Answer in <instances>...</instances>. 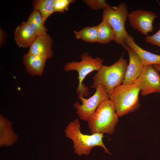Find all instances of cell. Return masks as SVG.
Returning a JSON list of instances; mask_svg holds the SVG:
<instances>
[{
	"label": "cell",
	"mask_w": 160,
	"mask_h": 160,
	"mask_svg": "<svg viewBox=\"0 0 160 160\" xmlns=\"http://www.w3.org/2000/svg\"><path fill=\"white\" fill-rule=\"evenodd\" d=\"M80 128V122L78 119H76L71 122L65 130L66 136L73 142L75 153L80 156L87 155L93 148L99 146L103 149L105 153L111 154L103 142V133L84 134L81 132Z\"/></svg>",
	"instance_id": "1"
},
{
	"label": "cell",
	"mask_w": 160,
	"mask_h": 160,
	"mask_svg": "<svg viewBox=\"0 0 160 160\" xmlns=\"http://www.w3.org/2000/svg\"><path fill=\"white\" fill-rule=\"evenodd\" d=\"M140 89L135 84H122L114 88L109 95L116 113L119 117L135 111L140 106Z\"/></svg>",
	"instance_id": "2"
},
{
	"label": "cell",
	"mask_w": 160,
	"mask_h": 160,
	"mask_svg": "<svg viewBox=\"0 0 160 160\" xmlns=\"http://www.w3.org/2000/svg\"><path fill=\"white\" fill-rule=\"evenodd\" d=\"M119 117L109 99L103 101L88 121L87 125L92 134H112L118 123Z\"/></svg>",
	"instance_id": "3"
},
{
	"label": "cell",
	"mask_w": 160,
	"mask_h": 160,
	"mask_svg": "<svg viewBox=\"0 0 160 160\" xmlns=\"http://www.w3.org/2000/svg\"><path fill=\"white\" fill-rule=\"evenodd\" d=\"M128 65L127 60L122 56L111 65H103L93 76L91 87L96 89L102 85L109 95L114 88L123 83Z\"/></svg>",
	"instance_id": "4"
},
{
	"label": "cell",
	"mask_w": 160,
	"mask_h": 160,
	"mask_svg": "<svg viewBox=\"0 0 160 160\" xmlns=\"http://www.w3.org/2000/svg\"><path fill=\"white\" fill-rule=\"evenodd\" d=\"M80 56L81 59V61H73L67 63L64 66V70L66 71L75 70L78 72L79 84L76 89L77 92L86 96L89 94V89L83 84V81L89 73L93 71H97L100 68L103 60L99 57L94 58L87 52H85Z\"/></svg>",
	"instance_id": "5"
},
{
	"label": "cell",
	"mask_w": 160,
	"mask_h": 160,
	"mask_svg": "<svg viewBox=\"0 0 160 160\" xmlns=\"http://www.w3.org/2000/svg\"><path fill=\"white\" fill-rule=\"evenodd\" d=\"M129 14L126 4L123 3H120L117 7L105 9L103 12V19L108 22L114 31V41L123 47L129 35L125 26Z\"/></svg>",
	"instance_id": "6"
},
{
	"label": "cell",
	"mask_w": 160,
	"mask_h": 160,
	"mask_svg": "<svg viewBox=\"0 0 160 160\" xmlns=\"http://www.w3.org/2000/svg\"><path fill=\"white\" fill-rule=\"evenodd\" d=\"M94 94L89 98L86 99L81 93H79L78 97L81 101L80 104L78 102L73 105L76 109V113L80 119L88 121L97 108L103 101L109 100V95L106 88L102 85H99L96 89Z\"/></svg>",
	"instance_id": "7"
},
{
	"label": "cell",
	"mask_w": 160,
	"mask_h": 160,
	"mask_svg": "<svg viewBox=\"0 0 160 160\" xmlns=\"http://www.w3.org/2000/svg\"><path fill=\"white\" fill-rule=\"evenodd\" d=\"M153 65H144L142 72L135 84L141 91V95L160 92V75Z\"/></svg>",
	"instance_id": "8"
},
{
	"label": "cell",
	"mask_w": 160,
	"mask_h": 160,
	"mask_svg": "<svg viewBox=\"0 0 160 160\" xmlns=\"http://www.w3.org/2000/svg\"><path fill=\"white\" fill-rule=\"evenodd\" d=\"M157 17L153 12L139 9L129 13L128 19L133 28L148 36V33L153 31V23Z\"/></svg>",
	"instance_id": "9"
},
{
	"label": "cell",
	"mask_w": 160,
	"mask_h": 160,
	"mask_svg": "<svg viewBox=\"0 0 160 160\" xmlns=\"http://www.w3.org/2000/svg\"><path fill=\"white\" fill-rule=\"evenodd\" d=\"M124 47L128 54L129 62L122 84H134L142 73L144 65L136 53L132 48L126 44Z\"/></svg>",
	"instance_id": "10"
},
{
	"label": "cell",
	"mask_w": 160,
	"mask_h": 160,
	"mask_svg": "<svg viewBox=\"0 0 160 160\" xmlns=\"http://www.w3.org/2000/svg\"><path fill=\"white\" fill-rule=\"evenodd\" d=\"M53 40L47 33L38 36L29 47L28 53L47 59L53 56Z\"/></svg>",
	"instance_id": "11"
},
{
	"label": "cell",
	"mask_w": 160,
	"mask_h": 160,
	"mask_svg": "<svg viewBox=\"0 0 160 160\" xmlns=\"http://www.w3.org/2000/svg\"><path fill=\"white\" fill-rule=\"evenodd\" d=\"M15 39L19 47H29L38 36L34 29L26 22L17 26L14 32Z\"/></svg>",
	"instance_id": "12"
},
{
	"label": "cell",
	"mask_w": 160,
	"mask_h": 160,
	"mask_svg": "<svg viewBox=\"0 0 160 160\" xmlns=\"http://www.w3.org/2000/svg\"><path fill=\"white\" fill-rule=\"evenodd\" d=\"M124 44L132 48L136 53L144 65H160V55L145 50L135 42L134 39L130 35L124 41Z\"/></svg>",
	"instance_id": "13"
},
{
	"label": "cell",
	"mask_w": 160,
	"mask_h": 160,
	"mask_svg": "<svg viewBox=\"0 0 160 160\" xmlns=\"http://www.w3.org/2000/svg\"><path fill=\"white\" fill-rule=\"evenodd\" d=\"M47 60L45 58L28 53L24 54L23 57L26 71L32 76L42 75Z\"/></svg>",
	"instance_id": "14"
},
{
	"label": "cell",
	"mask_w": 160,
	"mask_h": 160,
	"mask_svg": "<svg viewBox=\"0 0 160 160\" xmlns=\"http://www.w3.org/2000/svg\"><path fill=\"white\" fill-rule=\"evenodd\" d=\"M97 43L101 44H106L114 41L115 34L114 31L108 22L103 19L102 21L97 26Z\"/></svg>",
	"instance_id": "15"
},
{
	"label": "cell",
	"mask_w": 160,
	"mask_h": 160,
	"mask_svg": "<svg viewBox=\"0 0 160 160\" xmlns=\"http://www.w3.org/2000/svg\"><path fill=\"white\" fill-rule=\"evenodd\" d=\"M27 22L34 29L38 36L47 33L48 29L44 25L41 13L37 9H33Z\"/></svg>",
	"instance_id": "16"
},
{
	"label": "cell",
	"mask_w": 160,
	"mask_h": 160,
	"mask_svg": "<svg viewBox=\"0 0 160 160\" xmlns=\"http://www.w3.org/2000/svg\"><path fill=\"white\" fill-rule=\"evenodd\" d=\"M75 37L88 43L97 42V26L85 27L79 31L74 30Z\"/></svg>",
	"instance_id": "17"
},
{
	"label": "cell",
	"mask_w": 160,
	"mask_h": 160,
	"mask_svg": "<svg viewBox=\"0 0 160 160\" xmlns=\"http://www.w3.org/2000/svg\"><path fill=\"white\" fill-rule=\"evenodd\" d=\"M54 0H35L33 1V9L41 13L44 24L47 18L53 13Z\"/></svg>",
	"instance_id": "18"
},
{
	"label": "cell",
	"mask_w": 160,
	"mask_h": 160,
	"mask_svg": "<svg viewBox=\"0 0 160 160\" xmlns=\"http://www.w3.org/2000/svg\"><path fill=\"white\" fill-rule=\"evenodd\" d=\"M83 1L92 10H99L113 7L109 5L105 0H84Z\"/></svg>",
	"instance_id": "19"
},
{
	"label": "cell",
	"mask_w": 160,
	"mask_h": 160,
	"mask_svg": "<svg viewBox=\"0 0 160 160\" xmlns=\"http://www.w3.org/2000/svg\"><path fill=\"white\" fill-rule=\"evenodd\" d=\"M74 0H54L53 13H64L68 10L69 5L76 1Z\"/></svg>",
	"instance_id": "20"
},
{
	"label": "cell",
	"mask_w": 160,
	"mask_h": 160,
	"mask_svg": "<svg viewBox=\"0 0 160 160\" xmlns=\"http://www.w3.org/2000/svg\"><path fill=\"white\" fill-rule=\"evenodd\" d=\"M160 26V23H159ZM147 43L156 45L160 48V28L156 33L150 36H147L145 38Z\"/></svg>",
	"instance_id": "21"
},
{
	"label": "cell",
	"mask_w": 160,
	"mask_h": 160,
	"mask_svg": "<svg viewBox=\"0 0 160 160\" xmlns=\"http://www.w3.org/2000/svg\"><path fill=\"white\" fill-rule=\"evenodd\" d=\"M7 34L2 29L0 28V47H1L6 43V38Z\"/></svg>",
	"instance_id": "22"
},
{
	"label": "cell",
	"mask_w": 160,
	"mask_h": 160,
	"mask_svg": "<svg viewBox=\"0 0 160 160\" xmlns=\"http://www.w3.org/2000/svg\"><path fill=\"white\" fill-rule=\"evenodd\" d=\"M153 65L156 70L160 72V65L154 64Z\"/></svg>",
	"instance_id": "23"
}]
</instances>
